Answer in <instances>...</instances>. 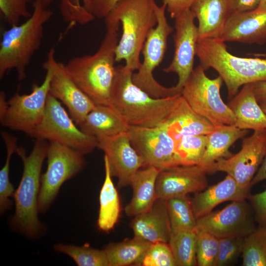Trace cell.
<instances>
[{
    "instance_id": "277c9868",
    "label": "cell",
    "mask_w": 266,
    "mask_h": 266,
    "mask_svg": "<svg viewBox=\"0 0 266 266\" xmlns=\"http://www.w3.org/2000/svg\"><path fill=\"white\" fill-rule=\"evenodd\" d=\"M155 0H120L105 17V24L122 25L115 61L124 60L133 71L140 66V55L151 29L157 24Z\"/></svg>"
},
{
    "instance_id": "60d3db41",
    "label": "cell",
    "mask_w": 266,
    "mask_h": 266,
    "mask_svg": "<svg viewBox=\"0 0 266 266\" xmlns=\"http://www.w3.org/2000/svg\"><path fill=\"white\" fill-rule=\"evenodd\" d=\"M255 210L256 219L261 227H266V190L248 196V198Z\"/></svg>"
},
{
    "instance_id": "9c48e42d",
    "label": "cell",
    "mask_w": 266,
    "mask_h": 266,
    "mask_svg": "<svg viewBox=\"0 0 266 266\" xmlns=\"http://www.w3.org/2000/svg\"><path fill=\"white\" fill-rule=\"evenodd\" d=\"M200 65L194 68L185 83L181 95L191 108L214 126L234 125L235 118L222 100L220 76L211 79Z\"/></svg>"
},
{
    "instance_id": "83f0119b",
    "label": "cell",
    "mask_w": 266,
    "mask_h": 266,
    "mask_svg": "<svg viewBox=\"0 0 266 266\" xmlns=\"http://www.w3.org/2000/svg\"><path fill=\"white\" fill-rule=\"evenodd\" d=\"M105 178L99 196L100 209L97 220L98 229L108 233L117 223L120 214V201L113 182L108 161L104 156Z\"/></svg>"
},
{
    "instance_id": "3957f363",
    "label": "cell",
    "mask_w": 266,
    "mask_h": 266,
    "mask_svg": "<svg viewBox=\"0 0 266 266\" xmlns=\"http://www.w3.org/2000/svg\"><path fill=\"white\" fill-rule=\"evenodd\" d=\"M49 145L46 140L36 139L30 155H27L22 147H18L16 151L24 168L13 196L15 210L10 219V225L14 230L31 239L40 237L46 232L44 224L38 218V200L41 171Z\"/></svg>"
},
{
    "instance_id": "44dd1931",
    "label": "cell",
    "mask_w": 266,
    "mask_h": 266,
    "mask_svg": "<svg viewBox=\"0 0 266 266\" xmlns=\"http://www.w3.org/2000/svg\"><path fill=\"white\" fill-rule=\"evenodd\" d=\"M249 188L242 187L231 176L226 177L216 184L196 193L191 200L196 219L212 211L219 204L227 201L245 200L248 197Z\"/></svg>"
},
{
    "instance_id": "8fae6325",
    "label": "cell",
    "mask_w": 266,
    "mask_h": 266,
    "mask_svg": "<svg viewBox=\"0 0 266 266\" xmlns=\"http://www.w3.org/2000/svg\"><path fill=\"white\" fill-rule=\"evenodd\" d=\"M84 154L55 142H49L47 169L41 176L38 200L40 213H45L56 199L61 187L85 167Z\"/></svg>"
},
{
    "instance_id": "e0dca14e",
    "label": "cell",
    "mask_w": 266,
    "mask_h": 266,
    "mask_svg": "<svg viewBox=\"0 0 266 266\" xmlns=\"http://www.w3.org/2000/svg\"><path fill=\"white\" fill-rule=\"evenodd\" d=\"M97 139L98 147L107 157L111 174L118 179V187L130 185L135 173L144 167V162L132 146L128 132Z\"/></svg>"
},
{
    "instance_id": "e575fe53",
    "label": "cell",
    "mask_w": 266,
    "mask_h": 266,
    "mask_svg": "<svg viewBox=\"0 0 266 266\" xmlns=\"http://www.w3.org/2000/svg\"><path fill=\"white\" fill-rule=\"evenodd\" d=\"M242 266H266V227H261L244 237Z\"/></svg>"
},
{
    "instance_id": "5bb4252c",
    "label": "cell",
    "mask_w": 266,
    "mask_h": 266,
    "mask_svg": "<svg viewBox=\"0 0 266 266\" xmlns=\"http://www.w3.org/2000/svg\"><path fill=\"white\" fill-rule=\"evenodd\" d=\"M174 19V55L170 64L163 70L165 72H173L177 75L178 80L174 86L181 93L194 69L198 42V28L190 9L182 12Z\"/></svg>"
},
{
    "instance_id": "cb8c5ba5",
    "label": "cell",
    "mask_w": 266,
    "mask_h": 266,
    "mask_svg": "<svg viewBox=\"0 0 266 266\" xmlns=\"http://www.w3.org/2000/svg\"><path fill=\"white\" fill-rule=\"evenodd\" d=\"M228 105L235 118L234 125L242 130L266 129V116L254 93V83L244 85Z\"/></svg>"
},
{
    "instance_id": "ab89813d",
    "label": "cell",
    "mask_w": 266,
    "mask_h": 266,
    "mask_svg": "<svg viewBox=\"0 0 266 266\" xmlns=\"http://www.w3.org/2000/svg\"><path fill=\"white\" fill-rule=\"evenodd\" d=\"M31 0H0V14L10 27L19 24L21 18H29L32 13L27 5Z\"/></svg>"
},
{
    "instance_id": "7a4b0ae2",
    "label": "cell",
    "mask_w": 266,
    "mask_h": 266,
    "mask_svg": "<svg viewBox=\"0 0 266 266\" xmlns=\"http://www.w3.org/2000/svg\"><path fill=\"white\" fill-rule=\"evenodd\" d=\"M133 71L116 66L109 105L130 126L154 128L166 120L181 94L154 98L132 80Z\"/></svg>"
},
{
    "instance_id": "f546056e",
    "label": "cell",
    "mask_w": 266,
    "mask_h": 266,
    "mask_svg": "<svg viewBox=\"0 0 266 266\" xmlns=\"http://www.w3.org/2000/svg\"><path fill=\"white\" fill-rule=\"evenodd\" d=\"M174 166L199 165L205 151L206 135H175Z\"/></svg>"
},
{
    "instance_id": "bcb514c9",
    "label": "cell",
    "mask_w": 266,
    "mask_h": 266,
    "mask_svg": "<svg viewBox=\"0 0 266 266\" xmlns=\"http://www.w3.org/2000/svg\"><path fill=\"white\" fill-rule=\"evenodd\" d=\"M265 179H266V151L262 163L251 181L250 187Z\"/></svg>"
},
{
    "instance_id": "836d02e7",
    "label": "cell",
    "mask_w": 266,
    "mask_h": 266,
    "mask_svg": "<svg viewBox=\"0 0 266 266\" xmlns=\"http://www.w3.org/2000/svg\"><path fill=\"white\" fill-rule=\"evenodd\" d=\"M54 249L71 258L78 266H109L103 249H96L86 244L77 246L58 243L54 246Z\"/></svg>"
},
{
    "instance_id": "ffe728a7",
    "label": "cell",
    "mask_w": 266,
    "mask_h": 266,
    "mask_svg": "<svg viewBox=\"0 0 266 266\" xmlns=\"http://www.w3.org/2000/svg\"><path fill=\"white\" fill-rule=\"evenodd\" d=\"M134 236L150 243H168L172 231L166 200L158 198L148 211L134 217L131 223Z\"/></svg>"
},
{
    "instance_id": "8d00e7d4",
    "label": "cell",
    "mask_w": 266,
    "mask_h": 266,
    "mask_svg": "<svg viewBox=\"0 0 266 266\" xmlns=\"http://www.w3.org/2000/svg\"><path fill=\"white\" fill-rule=\"evenodd\" d=\"M57 0H42L43 4L47 7ZM60 3L59 9L64 20L84 25L92 21L95 16L81 3L80 0H58Z\"/></svg>"
},
{
    "instance_id": "d6986e66",
    "label": "cell",
    "mask_w": 266,
    "mask_h": 266,
    "mask_svg": "<svg viewBox=\"0 0 266 266\" xmlns=\"http://www.w3.org/2000/svg\"><path fill=\"white\" fill-rule=\"evenodd\" d=\"M223 42L262 45L266 42V11L231 14L219 38Z\"/></svg>"
},
{
    "instance_id": "d590c367",
    "label": "cell",
    "mask_w": 266,
    "mask_h": 266,
    "mask_svg": "<svg viewBox=\"0 0 266 266\" xmlns=\"http://www.w3.org/2000/svg\"><path fill=\"white\" fill-rule=\"evenodd\" d=\"M197 265L213 266L219 249V238L204 230L197 228Z\"/></svg>"
},
{
    "instance_id": "30bf717a",
    "label": "cell",
    "mask_w": 266,
    "mask_h": 266,
    "mask_svg": "<svg viewBox=\"0 0 266 266\" xmlns=\"http://www.w3.org/2000/svg\"><path fill=\"white\" fill-rule=\"evenodd\" d=\"M32 137L55 142L85 155L98 147L97 137L84 133L58 100L49 94L44 117Z\"/></svg>"
},
{
    "instance_id": "5b68a950",
    "label": "cell",
    "mask_w": 266,
    "mask_h": 266,
    "mask_svg": "<svg viewBox=\"0 0 266 266\" xmlns=\"http://www.w3.org/2000/svg\"><path fill=\"white\" fill-rule=\"evenodd\" d=\"M225 43L220 38L198 41L196 56L205 70L212 68L218 73L231 100L244 85L266 81V54H254V58L238 57L228 51Z\"/></svg>"
},
{
    "instance_id": "681fc988",
    "label": "cell",
    "mask_w": 266,
    "mask_h": 266,
    "mask_svg": "<svg viewBox=\"0 0 266 266\" xmlns=\"http://www.w3.org/2000/svg\"><path fill=\"white\" fill-rule=\"evenodd\" d=\"M259 104L266 116V101L261 102Z\"/></svg>"
},
{
    "instance_id": "2e32d148",
    "label": "cell",
    "mask_w": 266,
    "mask_h": 266,
    "mask_svg": "<svg viewBox=\"0 0 266 266\" xmlns=\"http://www.w3.org/2000/svg\"><path fill=\"white\" fill-rule=\"evenodd\" d=\"M197 228L218 238L245 237L255 230L252 213L245 200L232 201L223 209L211 211L197 219Z\"/></svg>"
},
{
    "instance_id": "ba28073f",
    "label": "cell",
    "mask_w": 266,
    "mask_h": 266,
    "mask_svg": "<svg viewBox=\"0 0 266 266\" xmlns=\"http://www.w3.org/2000/svg\"><path fill=\"white\" fill-rule=\"evenodd\" d=\"M46 75L42 83H33L29 94L15 93L8 101L4 92L0 93V122L12 130L32 136L44 117L52 76L51 68L42 65Z\"/></svg>"
},
{
    "instance_id": "d4e9b609",
    "label": "cell",
    "mask_w": 266,
    "mask_h": 266,
    "mask_svg": "<svg viewBox=\"0 0 266 266\" xmlns=\"http://www.w3.org/2000/svg\"><path fill=\"white\" fill-rule=\"evenodd\" d=\"M160 171L155 167L149 166L139 169L134 175L130 184L133 196L125 208L128 216L134 217L148 211L158 199L156 185Z\"/></svg>"
},
{
    "instance_id": "7bdbcfd3",
    "label": "cell",
    "mask_w": 266,
    "mask_h": 266,
    "mask_svg": "<svg viewBox=\"0 0 266 266\" xmlns=\"http://www.w3.org/2000/svg\"><path fill=\"white\" fill-rule=\"evenodd\" d=\"M195 0H163L166 11L172 18H175L182 12L190 9Z\"/></svg>"
},
{
    "instance_id": "f6af8a7d",
    "label": "cell",
    "mask_w": 266,
    "mask_h": 266,
    "mask_svg": "<svg viewBox=\"0 0 266 266\" xmlns=\"http://www.w3.org/2000/svg\"><path fill=\"white\" fill-rule=\"evenodd\" d=\"M254 93L259 103L266 101V81L254 83Z\"/></svg>"
},
{
    "instance_id": "74e56055",
    "label": "cell",
    "mask_w": 266,
    "mask_h": 266,
    "mask_svg": "<svg viewBox=\"0 0 266 266\" xmlns=\"http://www.w3.org/2000/svg\"><path fill=\"white\" fill-rule=\"evenodd\" d=\"M143 266H176L168 243L156 242L151 244L143 258Z\"/></svg>"
},
{
    "instance_id": "4316f807",
    "label": "cell",
    "mask_w": 266,
    "mask_h": 266,
    "mask_svg": "<svg viewBox=\"0 0 266 266\" xmlns=\"http://www.w3.org/2000/svg\"><path fill=\"white\" fill-rule=\"evenodd\" d=\"M248 132V130L240 129L234 125L215 126L206 135L205 150L199 165L206 168L221 158L231 156L230 147L238 139L245 137Z\"/></svg>"
},
{
    "instance_id": "484cf974",
    "label": "cell",
    "mask_w": 266,
    "mask_h": 266,
    "mask_svg": "<svg viewBox=\"0 0 266 266\" xmlns=\"http://www.w3.org/2000/svg\"><path fill=\"white\" fill-rule=\"evenodd\" d=\"M78 127L84 133L98 138L127 132L130 125L110 106L96 105Z\"/></svg>"
},
{
    "instance_id": "603a6c76",
    "label": "cell",
    "mask_w": 266,
    "mask_h": 266,
    "mask_svg": "<svg viewBox=\"0 0 266 266\" xmlns=\"http://www.w3.org/2000/svg\"><path fill=\"white\" fill-rule=\"evenodd\" d=\"M172 136L207 135L215 126L195 112L181 95L163 123Z\"/></svg>"
},
{
    "instance_id": "7402d4cb",
    "label": "cell",
    "mask_w": 266,
    "mask_h": 266,
    "mask_svg": "<svg viewBox=\"0 0 266 266\" xmlns=\"http://www.w3.org/2000/svg\"><path fill=\"white\" fill-rule=\"evenodd\" d=\"M190 9L198 21V41L220 38L231 15L229 0H195Z\"/></svg>"
},
{
    "instance_id": "c3c4849f",
    "label": "cell",
    "mask_w": 266,
    "mask_h": 266,
    "mask_svg": "<svg viewBox=\"0 0 266 266\" xmlns=\"http://www.w3.org/2000/svg\"><path fill=\"white\" fill-rule=\"evenodd\" d=\"M82 4L84 7L88 11L90 5V0H82Z\"/></svg>"
},
{
    "instance_id": "d6a6232c",
    "label": "cell",
    "mask_w": 266,
    "mask_h": 266,
    "mask_svg": "<svg viewBox=\"0 0 266 266\" xmlns=\"http://www.w3.org/2000/svg\"><path fill=\"white\" fill-rule=\"evenodd\" d=\"M1 135L6 149L5 162L0 170V213L2 215L12 206L10 198L13 197L15 190L9 179L10 164L11 156L18 147L16 136L4 131L1 132Z\"/></svg>"
},
{
    "instance_id": "6da1fadb",
    "label": "cell",
    "mask_w": 266,
    "mask_h": 266,
    "mask_svg": "<svg viewBox=\"0 0 266 266\" xmlns=\"http://www.w3.org/2000/svg\"><path fill=\"white\" fill-rule=\"evenodd\" d=\"M119 26L105 25L106 33L94 54L74 57L65 64L71 79L96 105H109Z\"/></svg>"
},
{
    "instance_id": "b9f144b4",
    "label": "cell",
    "mask_w": 266,
    "mask_h": 266,
    "mask_svg": "<svg viewBox=\"0 0 266 266\" xmlns=\"http://www.w3.org/2000/svg\"><path fill=\"white\" fill-rule=\"evenodd\" d=\"M120 0H90L89 12L95 17L103 18Z\"/></svg>"
},
{
    "instance_id": "4fadbf2b",
    "label": "cell",
    "mask_w": 266,
    "mask_h": 266,
    "mask_svg": "<svg viewBox=\"0 0 266 266\" xmlns=\"http://www.w3.org/2000/svg\"><path fill=\"white\" fill-rule=\"evenodd\" d=\"M131 144L144 162V167L162 170L174 166L175 141L162 124L154 128L130 126Z\"/></svg>"
},
{
    "instance_id": "f35d334b",
    "label": "cell",
    "mask_w": 266,
    "mask_h": 266,
    "mask_svg": "<svg viewBox=\"0 0 266 266\" xmlns=\"http://www.w3.org/2000/svg\"><path fill=\"white\" fill-rule=\"evenodd\" d=\"M244 237L235 236L219 238V249L215 266H227L242 254Z\"/></svg>"
},
{
    "instance_id": "7dc6e473",
    "label": "cell",
    "mask_w": 266,
    "mask_h": 266,
    "mask_svg": "<svg viewBox=\"0 0 266 266\" xmlns=\"http://www.w3.org/2000/svg\"><path fill=\"white\" fill-rule=\"evenodd\" d=\"M257 8L266 11V0H261L260 3Z\"/></svg>"
},
{
    "instance_id": "52a82bcc",
    "label": "cell",
    "mask_w": 266,
    "mask_h": 266,
    "mask_svg": "<svg viewBox=\"0 0 266 266\" xmlns=\"http://www.w3.org/2000/svg\"><path fill=\"white\" fill-rule=\"evenodd\" d=\"M166 5H156L157 24L149 31L142 49L143 61L139 69L132 75L133 82L154 98H162L181 94L175 87H166L154 78L153 71L161 63L166 50L167 39L174 28L167 22Z\"/></svg>"
},
{
    "instance_id": "7c38bea8",
    "label": "cell",
    "mask_w": 266,
    "mask_h": 266,
    "mask_svg": "<svg viewBox=\"0 0 266 266\" xmlns=\"http://www.w3.org/2000/svg\"><path fill=\"white\" fill-rule=\"evenodd\" d=\"M266 151V129L254 131L242 139L240 150L221 158L206 167L208 172H224L242 187L250 188L251 181L263 161Z\"/></svg>"
},
{
    "instance_id": "8992f818",
    "label": "cell",
    "mask_w": 266,
    "mask_h": 266,
    "mask_svg": "<svg viewBox=\"0 0 266 266\" xmlns=\"http://www.w3.org/2000/svg\"><path fill=\"white\" fill-rule=\"evenodd\" d=\"M31 16L21 24L11 26L2 34L0 43V78L16 70L19 81L26 77V69L34 53L40 46L44 27L53 15L42 0L33 2Z\"/></svg>"
},
{
    "instance_id": "1f68e13d",
    "label": "cell",
    "mask_w": 266,
    "mask_h": 266,
    "mask_svg": "<svg viewBox=\"0 0 266 266\" xmlns=\"http://www.w3.org/2000/svg\"><path fill=\"white\" fill-rule=\"evenodd\" d=\"M196 231L172 233L168 243L173 253L176 266H194L197 265Z\"/></svg>"
},
{
    "instance_id": "ac0fdd59",
    "label": "cell",
    "mask_w": 266,
    "mask_h": 266,
    "mask_svg": "<svg viewBox=\"0 0 266 266\" xmlns=\"http://www.w3.org/2000/svg\"><path fill=\"white\" fill-rule=\"evenodd\" d=\"M204 167L199 165L177 166L160 171L156 181L157 198L164 200L198 193L207 187Z\"/></svg>"
},
{
    "instance_id": "4dcf8cb0",
    "label": "cell",
    "mask_w": 266,
    "mask_h": 266,
    "mask_svg": "<svg viewBox=\"0 0 266 266\" xmlns=\"http://www.w3.org/2000/svg\"><path fill=\"white\" fill-rule=\"evenodd\" d=\"M166 205L172 233L197 230V219L187 196L170 198Z\"/></svg>"
},
{
    "instance_id": "9a60e30c",
    "label": "cell",
    "mask_w": 266,
    "mask_h": 266,
    "mask_svg": "<svg viewBox=\"0 0 266 266\" xmlns=\"http://www.w3.org/2000/svg\"><path fill=\"white\" fill-rule=\"evenodd\" d=\"M43 65L52 70L49 94L66 107L70 116L78 126L96 104L71 79L65 64L57 61L54 48L49 50Z\"/></svg>"
},
{
    "instance_id": "ee69618b",
    "label": "cell",
    "mask_w": 266,
    "mask_h": 266,
    "mask_svg": "<svg viewBox=\"0 0 266 266\" xmlns=\"http://www.w3.org/2000/svg\"><path fill=\"white\" fill-rule=\"evenodd\" d=\"M229 1L231 15L254 10L258 7L261 0H229Z\"/></svg>"
},
{
    "instance_id": "f1b7e54d",
    "label": "cell",
    "mask_w": 266,
    "mask_h": 266,
    "mask_svg": "<svg viewBox=\"0 0 266 266\" xmlns=\"http://www.w3.org/2000/svg\"><path fill=\"white\" fill-rule=\"evenodd\" d=\"M152 243L134 236L105 246L109 266H141L144 255Z\"/></svg>"
}]
</instances>
